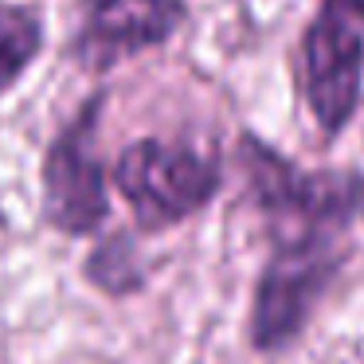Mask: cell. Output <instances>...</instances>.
Wrapping results in <instances>:
<instances>
[{
    "label": "cell",
    "instance_id": "1",
    "mask_svg": "<svg viewBox=\"0 0 364 364\" xmlns=\"http://www.w3.org/2000/svg\"><path fill=\"white\" fill-rule=\"evenodd\" d=\"M243 168L251 196L274 223V243L337 235L348 212L360 208L364 181L353 173H298L274 149L243 137Z\"/></svg>",
    "mask_w": 364,
    "mask_h": 364
},
{
    "label": "cell",
    "instance_id": "2",
    "mask_svg": "<svg viewBox=\"0 0 364 364\" xmlns=\"http://www.w3.org/2000/svg\"><path fill=\"white\" fill-rule=\"evenodd\" d=\"M114 184L129 200L137 223L145 231H161L188 220L220 188L215 161L192 153L188 145H168L157 137L134 141L122 149L114 165Z\"/></svg>",
    "mask_w": 364,
    "mask_h": 364
},
{
    "label": "cell",
    "instance_id": "3",
    "mask_svg": "<svg viewBox=\"0 0 364 364\" xmlns=\"http://www.w3.org/2000/svg\"><path fill=\"white\" fill-rule=\"evenodd\" d=\"M341 267V251L333 247V235L317 239H290L278 243L274 259L267 262L255 294V314H251V337L262 353H274L294 333L301 329L306 314L321 298L325 282Z\"/></svg>",
    "mask_w": 364,
    "mask_h": 364
},
{
    "label": "cell",
    "instance_id": "4",
    "mask_svg": "<svg viewBox=\"0 0 364 364\" xmlns=\"http://www.w3.org/2000/svg\"><path fill=\"white\" fill-rule=\"evenodd\" d=\"M98 114H102V95L87 98V106L59 129L43 161V208L48 220L67 235H90L110 212L102 161L95 153Z\"/></svg>",
    "mask_w": 364,
    "mask_h": 364
},
{
    "label": "cell",
    "instance_id": "5",
    "mask_svg": "<svg viewBox=\"0 0 364 364\" xmlns=\"http://www.w3.org/2000/svg\"><path fill=\"white\" fill-rule=\"evenodd\" d=\"M364 20L353 12L329 9L309 24L301 43V87L325 134H337L356 110L364 67Z\"/></svg>",
    "mask_w": 364,
    "mask_h": 364
},
{
    "label": "cell",
    "instance_id": "6",
    "mask_svg": "<svg viewBox=\"0 0 364 364\" xmlns=\"http://www.w3.org/2000/svg\"><path fill=\"white\" fill-rule=\"evenodd\" d=\"M181 0H82L79 51L82 59L106 67L114 59L157 48L181 24Z\"/></svg>",
    "mask_w": 364,
    "mask_h": 364
},
{
    "label": "cell",
    "instance_id": "7",
    "mask_svg": "<svg viewBox=\"0 0 364 364\" xmlns=\"http://www.w3.org/2000/svg\"><path fill=\"white\" fill-rule=\"evenodd\" d=\"M43 48V24L24 4H0V95L16 87Z\"/></svg>",
    "mask_w": 364,
    "mask_h": 364
},
{
    "label": "cell",
    "instance_id": "8",
    "mask_svg": "<svg viewBox=\"0 0 364 364\" xmlns=\"http://www.w3.org/2000/svg\"><path fill=\"white\" fill-rule=\"evenodd\" d=\"M87 274L95 278L98 286L114 290V294H126V290H134V286L141 282V274H137V267H134V255H129L126 239H110L106 247H98V251L90 255Z\"/></svg>",
    "mask_w": 364,
    "mask_h": 364
},
{
    "label": "cell",
    "instance_id": "9",
    "mask_svg": "<svg viewBox=\"0 0 364 364\" xmlns=\"http://www.w3.org/2000/svg\"><path fill=\"white\" fill-rule=\"evenodd\" d=\"M329 9H341V12H353V16L364 20V0H325Z\"/></svg>",
    "mask_w": 364,
    "mask_h": 364
},
{
    "label": "cell",
    "instance_id": "10",
    "mask_svg": "<svg viewBox=\"0 0 364 364\" xmlns=\"http://www.w3.org/2000/svg\"><path fill=\"white\" fill-rule=\"evenodd\" d=\"M360 212H364V192H360Z\"/></svg>",
    "mask_w": 364,
    "mask_h": 364
}]
</instances>
